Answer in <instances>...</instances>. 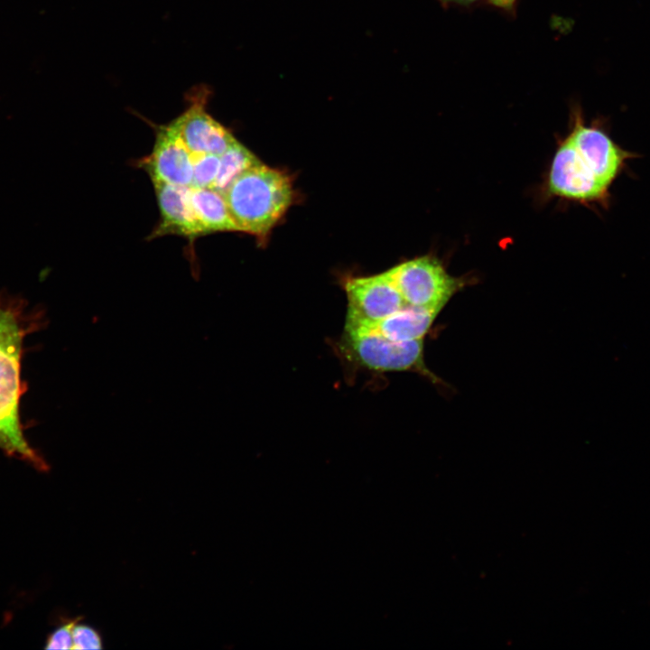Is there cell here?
<instances>
[{"label":"cell","instance_id":"1","mask_svg":"<svg viewBox=\"0 0 650 650\" xmlns=\"http://www.w3.org/2000/svg\"><path fill=\"white\" fill-rule=\"evenodd\" d=\"M44 312L29 309L19 295L0 291V450L46 470L47 462L29 444L20 417V401L24 387L22 358L25 337L42 328Z\"/></svg>","mask_w":650,"mask_h":650},{"label":"cell","instance_id":"2","mask_svg":"<svg viewBox=\"0 0 650 650\" xmlns=\"http://www.w3.org/2000/svg\"><path fill=\"white\" fill-rule=\"evenodd\" d=\"M242 232L265 238L292 200L287 174L262 162L238 175L222 193Z\"/></svg>","mask_w":650,"mask_h":650},{"label":"cell","instance_id":"3","mask_svg":"<svg viewBox=\"0 0 650 650\" xmlns=\"http://www.w3.org/2000/svg\"><path fill=\"white\" fill-rule=\"evenodd\" d=\"M343 347L354 361L376 371H415L433 383L440 379L425 366L423 339L394 341L370 329H345Z\"/></svg>","mask_w":650,"mask_h":650},{"label":"cell","instance_id":"4","mask_svg":"<svg viewBox=\"0 0 650 650\" xmlns=\"http://www.w3.org/2000/svg\"><path fill=\"white\" fill-rule=\"evenodd\" d=\"M388 271L406 304L438 312L469 282L450 275L431 255L403 262Z\"/></svg>","mask_w":650,"mask_h":650},{"label":"cell","instance_id":"5","mask_svg":"<svg viewBox=\"0 0 650 650\" xmlns=\"http://www.w3.org/2000/svg\"><path fill=\"white\" fill-rule=\"evenodd\" d=\"M348 312L345 329L376 324L406 305L389 271L345 282Z\"/></svg>","mask_w":650,"mask_h":650},{"label":"cell","instance_id":"6","mask_svg":"<svg viewBox=\"0 0 650 650\" xmlns=\"http://www.w3.org/2000/svg\"><path fill=\"white\" fill-rule=\"evenodd\" d=\"M210 95V88L205 84L192 87L185 95V110L170 124L191 153L219 156L236 138L207 111Z\"/></svg>","mask_w":650,"mask_h":650},{"label":"cell","instance_id":"7","mask_svg":"<svg viewBox=\"0 0 650 650\" xmlns=\"http://www.w3.org/2000/svg\"><path fill=\"white\" fill-rule=\"evenodd\" d=\"M609 188L585 162L566 138L552 158L548 178L552 195L580 202H606Z\"/></svg>","mask_w":650,"mask_h":650},{"label":"cell","instance_id":"8","mask_svg":"<svg viewBox=\"0 0 650 650\" xmlns=\"http://www.w3.org/2000/svg\"><path fill=\"white\" fill-rule=\"evenodd\" d=\"M138 165L148 173L152 182L191 187L192 153L170 123L157 126L153 148Z\"/></svg>","mask_w":650,"mask_h":650},{"label":"cell","instance_id":"9","mask_svg":"<svg viewBox=\"0 0 650 650\" xmlns=\"http://www.w3.org/2000/svg\"><path fill=\"white\" fill-rule=\"evenodd\" d=\"M567 138L596 176L608 187L633 156L615 144L603 130L584 125L578 113Z\"/></svg>","mask_w":650,"mask_h":650},{"label":"cell","instance_id":"10","mask_svg":"<svg viewBox=\"0 0 650 650\" xmlns=\"http://www.w3.org/2000/svg\"><path fill=\"white\" fill-rule=\"evenodd\" d=\"M160 211V221L151 238L179 235L190 239L205 235L190 201V187L153 182Z\"/></svg>","mask_w":650,"mask_h":650},{"label":"cell","instance_id":"11","mask_svg":"<svg viewBox=\"0 0 650 650\" xmlns=\"http://www.w3.org/2000/svg\"><path fill=\"white\" fill-rule=\"evenodd\" d=\"M439 313L433 310L406 304L388 317L364 329L375 330L394 341L423 339Z\"/></svg>","mask_w":650,"mask_h":650},{"label":"cell","instance_id":"12","mask_svg":"<svg viewBox=\"0 0 650 650\" xmlns=\"http://www.w3.org/2000/svg\"><path fill=\"white\" fill-rule=\"evenodd\" d=\"M190 201L205 235L225 231L242 232L232 218L221 192L210 188L190 187Z\"/></svg>","mask_w":650,"mask_h":650},{"label":"cell","instance_id":"13","mask_svg":"<svg viewBox=\"0 0 650 650\" xmlns=\"http://www.w3.org/2000/svg\"><path fill=\"white\" fill-rule=\"evenodd\" d=\"M261 161L237 139L219 155V169L210 189L221 193L243 172Z\"/></svg>","mask_w":650,"mask_h":650},{"label":"cell","instance_id":"14","mask_svg":"<svg viewBox=\"0 0 650 650\" xmlns=\"http://www.w3.org/2000/svg\"><path fill=\"white\" fill-rule=\"evenodd\" d=\"M193 178L191 187L211 188L219 169V156L213 153H192Z\"/></svg>","mask_w":650,"mask_h":650},{"label":"cell","instance_id":"15","mask_svg":"<svg viewBox=\"0 0 650 650\" xmlns=\"http://www.w3.org/2000/svg\"><path fill=\"white\" fill-rule=\"evenodd\" d=\"M73 649H101L103 642L99 632L86 624H78L73 628Z\"/></svg>","mask_w":650,"mask_h":650},{"label":"cell","instance_id":"16","mask_svg":"<svg viewBox=\"0 0 650 650\" xmlns=\"http://www.w3.org/2000/svg\"><path fill=\"white\" fill-rule=\"evenodd\" d=\"M79 618L70 619L51 633L46 641V649H73V628Z\"/></svg>","mask_w":650,"mask_h":650},{"label":"cell","instance_id":"17","mask_svg":"<svg viewBox=\"0 0 650 650\" xmlns=\"http://www.w3.org/2000/svg\"><path fill=\"white\" fill-rule=\"evenodd\" d=\"M489 3L498 8L510 11L514 8L516 0H488Z\"/></svg>","mask_w":650,"mask_h":650},{"label":"cell","instance_id":"18","mask_svg":"<svg viewBox=\"0 0 650 650\" xmlns=\"http://www.w3.org/2000/svg\"><path fill=\"white\" fill-rule=\"evenodd\" d=\"M440 1H441V2H443V3H446V4H460V5H464V4L473 3V2H475V1H477V0H440Z\"/></svg>","mask_w":650,"mask_h":650}]
</instances>
